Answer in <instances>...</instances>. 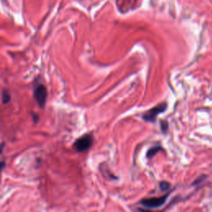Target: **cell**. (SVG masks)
I'll return each mask as SVG.
<instances>
[{"mask_svg":"<svg viewBox=\"0 0 212 212\" xmlns=\"http://www.w3.org/2000/svg\"><path fill=\"white\" fill-rule=\"evenodd\" d=\"M33 97L38 103V106L42 108H44L47 98V90L46 86L40 82H36L33 85Z\"/></svg>","mask_w":212,"mask_h":212,"instance_id":"1","label":"cell"},{"mask_svg":"<svg viewBox=\"0 0 212 212\" xmlns=\"http://www.w3.org/2000/svg\"><path fill=\"white\" fill-rule=\"evenodd\" d=\"M94 142V138L91 134L87 133L84 134L80 138L76 139L75 143H73V147L76 149V152H84L90 149Z\"/></svg>","mask_w":212,"mask_h":212,"instance_id":"2","label":"cell"},{"mask_svg":"<svg viewBox=\"0 0 212 212\" xmlns=\"http://www.w3.org/2000/svg\"><path fill=\"white\" fill-rule=\"evenodd\" d=\"M167 108V104L166 102H162L160 104H157L155 107L147 110V112L142 115V118L144 121L149 123L155 122L157 116L160 113H163Z\"/></svg>","mask_w":212,"mask_h":212,"instance_id":"3","label":"cell"},{"mask_svg":"<svg viewBox=\"0 0 212 212\" xmlns=\"http://www.w3.org/2000/svg\"><path fill=\"white\" fill-rule=\"evenodd\" d=\"M170 193L165 194L163 196H157V197H151V198H145L143 199L139 204L142 206L147 209H157L161 206H162L165 202L167 201V198L169 196Z\"/></svg>","mask_w":212,"mask_h":212,"instance_id":"4","label":"cell"},{"mask_svg":"<svg viewBox=\"0 0 212 212\" xmlns=\"http://www.w3.org/2000/svg\"><path fill=\"white\" fill-rule=\"evenodd\" d=\"M163 148L161 146H154L152 147L151 148H149L147 152V159H151L153 157H155L160 151H162Z\"/></svg>","mask_w":212,"mask_h":212,"instance_id":"5","label":"cell"},{"mask_svg":"<svg viewBox=\"0 0 212 212\" xmlns=\"http://www.w3.org/2000/svg\"><path fill=\"white\" fill-rule=\"evenodd\" d=\"M11 100V95L6 90H2V102L4 104H9Z\"/></svg>","mask_w":212,"mask_h":212,"instance_id":"6","label":"cell"},{"mask_svg":"<svg viewBox=\"0 0 212 212\" xmlns=\"http://www.w3.org/2000/svg\"><path fill=\"white\" fill-rule=\"evenodd\" d=\"M159 186H160V190L162 191H167L170 189L171 185H170L169 182L163 181V182H161L160 184H159Z\"/></svg>","mask_w":212,"mask_h":212,"instance_id":"7","label":"cell"},{"mask_svg":"<svg viewBox=\"0 0 212 212\" xmlns=\"http://www.w3.org/2000/svg\"><path fill=\"white\" fill-rule=\"evenodd\" d=\"M167 128H168V124H167V121H161V129L162 131L166 133V132L167 131Z\"/></svg>","mask_w":212,"mask_h":212,"instance_id":"8","label":"cell"},{"mask_svg":"<svg viewBox=\"0 0 212 212\" xmlns=\"http://www.w3.org/2000/svg\"><path fill=\"white\" fill-rule=\"evenodd\" d=\"M33 120H34V122H38V119H39V117H38V115H37V114H35V113H33Z\"/></svg>","mask_w":212,"mask_h":212,"instance_id":"9","label":"cell"},{"mask_svg":"<svg viewBox=\"0 0 212 212\" xmlns=\"http://www.w3.org/2000/svg\"><path fill=\"white\" fill-rule=\"evenodd\" d=\"M4 166H5V162H4V161H3V162H2V163H1V167H2V170L4 169Z\"/></svg>","mask_w":212,"mask_h":212,"instance_id":"10","label":"cell"}]
</instances>
